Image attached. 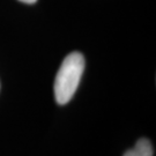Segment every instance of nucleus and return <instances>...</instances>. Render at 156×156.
Listing matches in <instances>:
<instances>
[{"label": "nucleus", "mask_w": 156, "mask_h": 156, "mask_svg": "<svg viewBox=\"0 0 156 156\" xmlns=\"http://www.w3.org/2000/svg\"><path fill=\"white\" fill-rule=\"evenodd\" d=\"M84 64V57L80 52H72L64 59L55 80V97L58 104L64 105L72 100L83 74Z\"/></svg>", "instance_id": "f257e3e1"}, {"label": "nucleus", "mask_w": 156, "mask_h": 156, "mask_svg": "<svg viewBox=\"0 0 156 156\" xmlns=\"http://www.w3.org/2000/svg\"><path fill=\"white\" fill-rule=\"evenodd\" d=\"M154 155V149L153 145L148 139L142 138L139 139L134 148L128 149L123 156H153Z\"/></svg>", "instance_id": "f03ea898"}, {"label": "nucleus", "mask_w": 156, "mask_h": 156, "mask_svg": "<svg viewBox=\"0 0 156 156\" xmlns=\"http://www.w3.org/2000/svg\"><path fill=\"white\" fill-rule=\"evenodd\" d=\"M20 1H22V2H26V4H35L37 0H20Z\"/></svg>", "instance_id": "7ed1b4c3"}]
</instances>
